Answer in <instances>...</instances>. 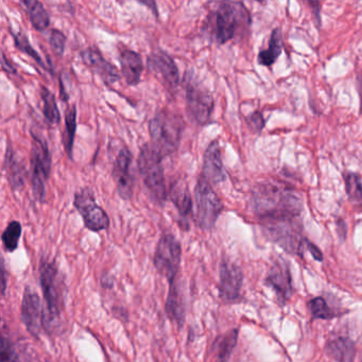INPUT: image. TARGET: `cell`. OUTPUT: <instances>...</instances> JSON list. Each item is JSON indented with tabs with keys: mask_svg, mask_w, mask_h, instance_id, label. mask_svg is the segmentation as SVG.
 <instances>
[{
	"mask_svg": "<svg viewBox=\"0 0 362 362\" xmlns=\"http://www.w3.org/2000/svg\"><path fill=\"white\" fill-rule=\"evenodd\" d=\"M251 209L259 223L300 220L303 203L293 188L285 184H258L252 190Z\"/></svg>",
	"mask_w": 362,
	"mask_h": 362,
	"instance_id": "cell-1",
	"label": "cell"
},
{
	"mask_svg": "<svg viewBox=\"0 0 362 362\" xmlns=\"http://www.w3.org/2000/svg\"><path fill=\"white\" fill-rule=\"evenodd\" d=\"M251 26V14L240 1H222L214 8L204 23V33L214 43L223 45Z\"/></svg>",
	"mask_w": 362,
	"mask_h": 362,
	"instance_id": "cell-2",
	"label": "cell"
},
{
	"mask_svg": "<svg viewBox=\"0 0 362 362\" xmlns=\"http://www.w3.org/2000/svg\"><path fill=\"white\" fill-rule=\"evenodd\" d=\"M184 127L181 116L167 111L158 112L149 122L152 147L163 158L175 153L179 148Z\"/></svg>",
	"mask_w": 362,
	"mask_h": 362,
	"instance_id": "cell-3",
	"label": "cell"
},
{
	"mask_svg": "<svg viewBox=\"0 0 362 362\" xmlns=\"http://www.w3.org/2000/svg\"><path fill=\"white\" fill-rule=\"evenodd\" d=\"M162 160L163 156L152 145L147 144L141 148L137 162L144 183L149 190L152 200L158 204H164L168 196Z\"/></svg>",
	"mask_w": 362,
	"mask_h": 362,
	"instance_id": "cell-4",
	"label": "cell"
},
{
	"mask_svg": "<svg viewBox=\"0 0 362 362\" xmlns=\"http://www.w3.org/2000/svg\"><path fill=\"white\" fill-rule=\"evenodd\" d=\"M188 116L198 124H206L211 118L215 107L213 95L201 83L196 74L186 71L183 79Z\"/></svg>",
	"mask_w": 362,
	"mask_h": 362,
	"instance_id": "cell-5",
	"label": "cell"
},
{
	"mask_svg": "<svg viewBox=\"0 0 362 362\" xmlns=\"http://www.w3.org/2000/svg\"><path fill=\"white\" fill-rule=\"evenodd\" d=\"M194 200L197 223L202 230H211L223 211V204L211 184L203 177H200L194 187Z\"/></svg>",
	"mask_w": 362,
	"mask_h": 362,
	"instance_id": "cell-6",
	"label": "cell"
},
{
	"mask_svg": "<svg viewBox=\"0 0 362 362\" xmlns=\"http://www.w3.org/2000/svg\"><path fill=\"white\" fill-rule=\"evenodd\" d=\"M181 259L182 247L179 240L171 234L160 237L156 245L153 262L158 272L169 281V285L175 281Z\"/></svg>",
	"mask_w": 362,
	"mask_h": 362,
	"instance_id": "cell-7",
	"label": "cell"
},
{
	"mask_svg": "<svg viewBox=\"0 0 362 362\" xmlns=\"http://www.w3.org/2000/svg\"><path fill=\"white\" fill-rule=\"evenodd\" d=\"M40 281L43 289L44 300L48 311V322L58 320L63 304V294L61 291L60 276L54 262L42 260L40 267Z\"/></svg>",
	"mask_w": 362,
	"mask_h": 362,
	"instance_id": "cell-8",
	"label": "cell"
},
{
	"mask_svg": "<svg viewBox=\"0 0 362 362\" xmlns=\"http://www.w3.org/2000/svg\"><path fill=\"white\" fill-rule=\"evenodd\" d=\"M74 205L83 218L84 226L88 230L100 232L109 228V216L103 207L97 204L94 192L90 188H83L78 192L74 199Z\"/></svg>",
	"mask_w": 362,
	"mask_h": 362,
	"instance_id": "cell-9",
	"label": "cell"
},
{
	"mask_svg": "<svg viewBox=\"0 0 362 362\" xmlns=\"http://www.w3.org/2000/svg\"><path fill=\"white\" fill-rule=\"evenodd\" d=\"M133 158L128 148H122L116 156L113 165L114 181L118 194L124 200H131L134 194L135 180L132 173Z\"/></svg>",
	"mask_w": 362,
	"mask_h": 362,
	"instance_id": "cell-10",
	"label": "cell"
},
{
	"mask_svg": "<svg viewBox=\"0 0 362 362\" xmlns=\"http://www.w3.org/2000/svg\"><path fill=\"white\" fill-rule=\"evenodd\" d=\"M147 66L169 90H175L179 86V69L173 59L164 50L152 52L148 57Z\"/></svg>",
	"mask_w": 362,
	"mask_h": 362,
	"instance_id": "cell-11",
	"label": "cell"
},
{
	"mask_svg": "<svg viewBox=\"0 0 362 362\" xmlns=\"http://www.w3.org/2000/svg\"><path fill=\"white\" fill-rule=\"evenodd\" d=\"M44 317L45 315L39 294L27 287L23 296L22 320L27 330L33 337H39L41 334L42 326L45 323Z\"/></svg>",
	"mask_w": 362,
	"mask_h": 362,
	"instance_id": "cell-12",
	"label": "cell"
},
{
	"mask_svg": "<svg viewBox=\"0 0 362 362\" xmlns=\"http://www.w3.org/2000/svg\"><path fill=\"white\" fill-rule=\"evenodd\" d=\"M243 273L237 264L223 262L220 267L219 292L222 300L235 302L240 296L243 288Z\"/></svg>",
	"mask_w": 362,
	"mask_h": 362,
	"instance_id": "cell-13",
	"label": "cell"
},
{
	"mask_svg": "<svg viewBox=\"0 0 362 362\" xmlns=\"http://www.w3.org/2000/svg\"><path fill=\"white\" fill-rule=\"evenodd\" d=\"M267 284L269 287L274 290L277 296V300L281 304H285L293 293V286H292L291 273L289 267L286 262H275L272 268L269 271L267 276Z\"/></svg>",
	"mask_w": 362,
	"mask_h": 362,
	"instance_id": "cell-14",
	"label": "cell"
},
{
	"mask_svg": "<svg viewBox=\"0 0 362 362\" xmlns=\"http://www.w3.org/2000/svg\"><path fill=\"white\" fill-rule=\"evenodd\" d=\"M80 56L84 64L92 69L107 86H111L120 79L117 69L112 63L107 62L96 48H88Z\"/></svg>",
	"mask_w": 362,
	"mask_h": 362,
	"instance_id": "cell-15",
	"label": "cell"
},
{
	"mask_svg": "<svg viewBox=\"0 0 362 362\" xmlns=\"http://www.w3.org/2000/svg\"><path fill=\"white\" fill-rule=\"evenodd\" d=\"M202 177L211 184H219L226 181V175L222 163L219 141L209 144L203 158Z\"/></svg>",
	"mask_w": 362,
	"mask_h": 362,
	"instance_id": "cell-16",
	"label": "cell"
},
{
	"mask_svg": "<svg viewBox=\"0 0 362 362\" xmlns=\"http://www.w3.org/2000/svg\"><path fill=\"white\" fill-rule=\"evenodd\" d=\"M120 66L127 84L131 86H137L144 71L141 57L132 50H124L120 54Z\"/></svg>",
	"mask_w": 362,
	"mask_h": 362,
	"instance_id": "cell-17",
	"label": "cell"
},
{
	"mask_svg": "<svg viewBox=\"0 0 362 362\" xmlns=\"http://www.w3.org/2000/svg\"><path fill=\"white\" fill-rule=\"evenodd\" d=\"M5 169L8 182L11 185L12 189L20 190L21 188L24 187L27 177L26 167L9 146L6 152Z\"/></svg>",
	"mask_w": 362,
	"mask_h": 362,
	"instance_id": "cell-18",
	"label": "cell"
},
{
	"mask_svg": "<svg viewBox=\"0 0 362 362\" xmlns=\"http://www.w3.org/2000/svg\"><path fill=\"white\" fill-rule=\"evenodd\" d=\"M171 202L175 204L180 216L184 219L189 217L192 213V198L190 194L188 184L184 180H177L171 185L169 190Z\"/></svg>",
	"mask_w": 362,
	"mask_h": 362,
	"instance_id": "cell-19",
	"label": "cell"
},
{
	"mask_svg": "<svg viewBox=\"0 0 362 362\" xmlns=\"http://www.w3.org/2000/svg\"><path fill=\"white\" fill-rule=\"evenodd\" d=\"M166 313L171 321L177 323L182 327L185 320V302H184L183 294L177 284L173 283L169 285L168 298L166 303Z\"/></svg>",
	"mask_w": 362,
	"mask_h": 362,
	"instance_id": "cell-20",
	"label": "cell"
},
{
	"mask_svg": "<svg viewBox=\"0 0 362 362\" xmlns=\"http://www.w3.org/2000/svg\"><path fill=\"white\" fill-rule=\"evenodd\" d=\"M326 354L336 362H354L356 355L355 344L346 337H338L327 343Z\"/></svg>",
	"mask_w": 362,
	"mask_h": 362,
	"instance_id": "cell-21",
	"label": "cell"
},
{
	"mask_svg": "<svg viewBox=\"0 0 362 362\" xmlns=\"http://www.w3.org/2000/svg\"><path fill=\"white\" fill-rule=\"evenodd\" d=\"M283 42L281 29L275 28L271 33L268 48L258 54V64L266 67L272 66L283 52Z\"/></svg>",
	"mask_w": 362,
	"mask_h": 362,
	"instance_id": "cell-22",
	"label": "cell"
},
{
	"mask_svg": "<svg viewBox=\"0 0 362 362\" xmlns=\"http://www.w3.org/2000/svg\"><path fill=\"white\" fill-rule=\"evenodd\" d=\"M21 5L24 6L33 28L37 29V31H44L49 27V16L44 8L43 4L37 0H26V1H22Z\"/></svg>",
	"mask_w": 362,
	"mask_h": 362,
	"instance_id": "cell-23",
	"label": "cell"
},
{
	"mask_svg": "<svg viewBox=\"0 0 362 362\" xmlns=\"http://www.w3.org/2000/svg\"><path fill=\"white\" fill-rule=\"evenodd\" d=\"M238 340V329H232L223 336L219 337L214 343V351L217 355L218 362H228L236 347Z\"/></svg>",
	"mask_w": 362,
	"mask_h": 362,
	"instance_id": "cell-24",
	"label": "cell"
},
{
	"mask_svg": "<svg viewBox=\"0 0 362 362\" xmlns=\"http://www.w3.org/2000/svg\"><path fill=\"white\" fill-rule=\"evenodd\" d=\"M343 181L345 184V192L351 205L362 211V181L357 173L345 171L343 173Z\"/></svg>",
	"mask_w": 362,
	"mask_h": 362,
	"instance_id": "cell-25",
	"label": "cell"
},
{
	"mask_svg": "<svg viewBox=\"0 0 362 362\" xmlns=\"http://www.w3.org/2000/svg\"><path fill=\"white\" fill-rule=\"evenodd\" d=\"M76 130H77V109L71 105L67 110L65 115V130L63 133V144L67 156L71 158L73 156L74 141H75Z\"/></svg>",
	"mask_w": 362,
	"mask_h": 362,
	"instance_id": "cell-26",
	"label": "cell"
},
{
	"mask_svg": "<svg viewBox=\"0 0 362 362\" xmlns=\"http://www.w3.org/2000/svg\"><path fill=\"white\" fill-rule=\"evenodd\" d=\"M41 97L43 100V113L46 120L52 124H60L61 114L54 95L45 86H42Z\"/></svg>",
	"mask_w": 362,
	"mask_h": 362,
	"instance_id": "cell-27",
	"label": "cell"
},
{
	"mask_svg": "<svg viewBox=\"0 0 362 362\" xmlns=\"http://www.w3.org/2000/svg\"><path fill=\"white\" fill-rule=\"evenodd\" d=\"M22 236V226L18 221H12L8 224L1 235L4 247L8 252H14L18 247V241Z\"/></svg>",
	"mask_w": 362,
	"mask_h": 362,
	"instance_id": "cell-28",
	"label": "cell"
},
{
	"mask_svg": "<svg viewBox=\"0 0 362 362\" xmlns=\"http://www.w3.org/2000/svg\"><path fill=\"white\" fill-rule=\"evenodd\" d=\"M13 35L14 42H16V46L21 50V52H25L28 54L29 57L33 59L40 66L43 67L44 69H48L46 66L44 61L42 60L41 56L37 54V50L31 46L30 42H29L28 37L22 33H12Z\"/></svg>",
	"mask_w": 362,
	"mask_h": 362,
	"instance_id": "cell-29",
	"label": "cell"
},
{
	"mask_svg": "<svg viewBox=\"0 0 362 362\" xmlns=\"http://www.w3.org/2000/svg\"><path fill=\"white\" fill-rule=\"evenodd\" d=\"M309 310L315 319L330 320L334 317V313L328 307L323 298H315L309 302Z\"/></svg>",
	"mask_w": 362,
	"mask_h": 362,
	"instance_id": "cell-30",
	"label": "cell"
},
{
	"mask_svg": "<svg viewBox=\"0 0 362 362\" xmlns=\"http://www.w3.org/2000/svg\"><path fill=\"white\" fill-rule=\"evenodd\" d=\"M50 46L57 56L62 57L64 54L65 44H66V37L62 31L52 29L50 33Z\"/></svg>",
	"mask_w": 362,
	"mask_h": 362,
	"instance_id": "cell-31",
	"label": "cell"
},
{
	"mask_svg": "<svg viewBox=\"0 0 362 362\" xmlns=\"http://www.w3.org/2000/svg\"><path fill=\"white\" fill-rule=\"evenodd\" d=\"M0 362H18V355L7 337H3L1 349H0Z\"/></svg>",
	"mask_w": 362,
	"mask_h": 362,
	"instance_id": "cell-32",
	"label": "cell"
},
{
	"mask_svg": "<svg viewBox=\"0 0 362 362\" xmlns=\"http://www.w3.org/2000/svg\"><path fill=\"white\" fill-rule=\"evenodd\" d=\"M245 122H247V126L254 133L262 132V129L264 128V124H266L264 115L259 111H255L250 114L249 116L245 117Z\"/></svg>",
	"mask_w": 362,
	"mask_h": 362,
	"instance_id": "cell-33",
	"label": "cell"
},
{
	"mask_svg": "<svg viewBox=\"0 0 362 362\" xmlns=\"http://www.w3.org/2000/svg\"><path fill=\"white\" fill-rule=\"evenodd\" d=\"M306 245L311 255H313V257L315 258L317 262H322V260H323V254H322L321 250H320L315 243L306 239Z\"/></svg>",
	"mask_w": 362,
	"mask_h": 362,
	"instance_id": "cell-34",
	"label": "cell"
},
{
	"mask_svg": "<svg viewBox=\"0 0 362 362\" xmlns=\"http://www.w3.org/2000/svg\"><path fill=\"white\" fill-rule=\"evenodd\" d=\"M309 6H310V8H313L315 24H317V26L320 28V26H321V14H320L321 13V4L317 3V1H315V3L310 1Z\"/></svg>",
	"mask_w": 362,
	"mask_h": 362,
	"instance_id": "cell-35",
	"label": "cell"
},
{
	"mask_svg": "<svg viewBox=\"0 0 362 362\" xmlns=\"http://www.w3.org/2000/svg\"><path fill=\"white\" fill-rule=\"evenodd\" d=\"M337 233H338V236L340 237L341 240H345L346 238V224H345L344 220L339 219L337 221Z\"/></svg>",
	"mask_w": 362,
	"mask_h": 362,
	"instance_id": "cell-36",
	"label": "cell"
},
{
	"mask_svg": "<svg viewBox=\"0 0 362 362\" xmlns=\"http://www.w3.org/2000/svg\"><path fill=\"white\" fill-rule=\"evenodd\" d=\"M357 88L360 97V114H362V75L357 78Z\"/></svg>",
	"mask_w": 362,
	"mask_h": 362,
	"instance_id": "cell-37",
	"label": "cell"
},
{
	"mask_svg": "<svg viewBox=\"0 0 362 362\" xmlns=\"http://www.w3.org/2000/svg\"><path fill=\"white\" fill-rule=\"evenodd\" d=\"M1 66H3V69L5 71H7L8 74H16L18 71H16V69H14L13 66H11V64L7 65V63H6L5 59L3 58V60H1Z\"/></svg>",
	"mask_w": 362,
	"mask_h": 362,
	"instance_id": "cell-38",
	"label": "cell"
},
{
	"mask_svg": "<svg viewBox=\"0 0 362 362\" xmlns=\"http://www.w3.org/2000/svg\"><path fill=\"white\" fill-rule=\"evenodd\" d=\"M1 274H3V294H5L6 292V271H5V264H1Z\"/></svg>",
	"mask_w": 362,
	"mask_h": 362,
	"instance_id": "cell-39",
	"label": "cell"
},
{
	"mask_svg": "<svg viewBox=\"0 0 362 362\" xmlns=\"http://www.w3.org/2000/svg\"><path fill=\"white\" fill-rule=\"evenodd\" d=\"M362 362V361H361Z\"/></svg>",
	"mask_w": 362,
	"mask_h": 362,
	"instance_id": "cell-40",
	"label": "cell"
}]
</instances>
